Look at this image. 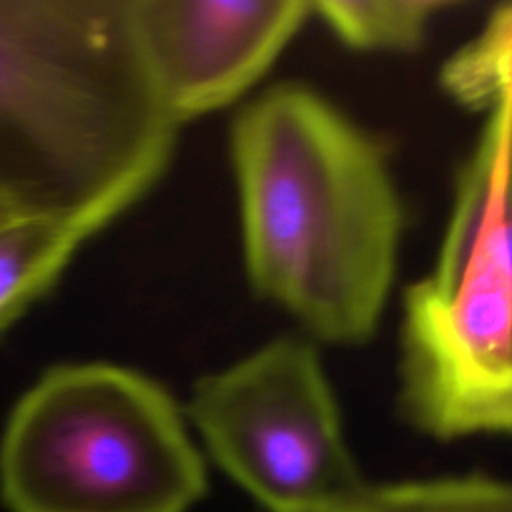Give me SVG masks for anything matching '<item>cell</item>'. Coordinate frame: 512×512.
<instances>
[{
    "label": "cell",
    "mask_w": 512,
    "mask_h": 512,
    "mask_svg": "<svg viewBox=\"0 0 512 512\" xmlns=\"http://www.w3.org/2000/svg\"><path fill=\"white\" fill-rule=\"evenodd\" d=\"M204 492V460L174 398L118 364L46 370L2 432L10 512H188Z\"/></svg>",
    "instance_id": "cell-4"
},
{
    "label": "cell",
    "mask_w": 512,
    "mask_h": 512,
    "mask_svg": "<svg viewBox=\"0 0 512 512\" xmlns=\"http://www.w3.org/2000/svg\"><path fill=\"white\" fill-rule=\"evenodd\" d=\"M296 512H512V484L478 474L364 482L344 498Z\"/></svg>",
    "instance_id": "cell-8"
},
{
    "label": "cell",
    "mask_w": 512,
    "mask_h": 512,
    "mask_svg": "<svg viewBox=\"0 0 512 512\" xmlns=\"http://www.w3.org/2000/svg\"><path fill=\"white\" fill-rule=\"evenodd\" d=\"M186 416L214 462L270 512L322 506L364 484L308 342L278 338L202 376Z\"/></svg>",
    "instance_id": "cell-5"
},
{
    "label": "cell",
    "mask_w": 512,
    "mask_h": 512,
    "mask_svg": "<svg viewBox=\"0 0 512 512\" xmlns=\"http://www.w3.org/2000/svg\"><path fill=\"white\" fill-rule=\"evenodd\" d=\"M98 230L72 220L14 216L0 224V334L58 282Z\"/></svg>",
    "instance_id": "cell-7"
},
{
    "label": "cell",
    "mask_w": 512,
    "mask_h": 512,
    "mask_svg": "<svg viewBox=\"0 0 512 512\" xmlns=\"http://www.w3.org/2000/svg\"><path fill=\"white\" fill-rule=\"evenodd\" d=\"M180 124L126 0H0V198L98 232L166 172Z\"/></svg>",
    "instance_id": "cell-2"
},
{
    "label": "cell",
    "mask_w": 512,
    "mask_h": 512,
    "mask_svg": "<svg viewBox=\"0 0 512 512\" xmlns=\"http://www.w3.org/2000/svg\"><path fill=\"white\" fill-rule=\"evenodd\" d=\"M230 152L254 290L322 340L370 338L402 232L382 148L316 92L282 84L236 116Z\"/></svg>",
    "instance_id": "cell-1"
},
{
    "label": "cell",
    "mask_w": 512,
    "mask_h": 512,
    "mask_svg": "<svg viewBox=\"0 0 512 512\" xmlns=\"http://www.w3.org/2000/svg\"><path fill=\"white\" fill-rule=\"evenodd\" d=\"M456 78H498L508 96L506 188L512 200V6L494 12L484 30L450 60Z\"/></svg>",
    "instance_id": "cell-10"
},
{
    "label": "cell",
    "mask_w": 512,
    "mask_h": 512,
    "mask_svg": "<svg viewBox=\"0 0 512 512\" xmlns=\"http://www.w3.org/2000/svg\"><path fill=\"white\" fill-rule=\"evenodd\" d=\"M434 270L404 298L400 406L448 440L512 432V200L506 188L508 96L496 88Z\"/></svg>",
    "instance_id": "cell-3"
},
{
    "label": "cell",
    "mask_w": 512,
    "mask_h": 512,
    "mask_svg": "<svg viewBox=\"0 0 512 512\" xmlns=\"http://www.w3.org/2000/svg\"><path fill=\"white\" fill-rule=\"evenodd\" d=\"M146 76L184 122L240 98L312 14L302 0H126Z\"/></svg>",
    "instance_id": "cell-6"
},
{
    "label": "cell",
    "mask_w": 512,
    "mask_h": 512,
    "mask_svg": "<svg viewBox=\"0 0 512 512\" xmlns=\"http://www.w3.org/2000/svg\"><path fill=\"white\" fill-rule=\"evenodd\" d=\"M14 216H20V214L4 198H0V224L10 220V218H14Z\"/></svg>",
    "instance_id": "cell-11"
},
{
    "label": "cell",
    "mask_w": 512,
    "mask_h": 512,
    "mask_svg": "<svg viewBox=\"0 0 512 512\" xmlns=\"http://www.w3.org/2000/svg\"><path fill=\"white\" fill-rule=\"evenodd\" d=\"M344 44L358 50L408 52L422 44L444 2L432 0H322L310 2Z\"/></svg>",
    "instance_id": "cell-9"
}]
</instances>
